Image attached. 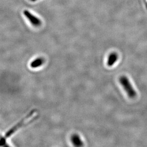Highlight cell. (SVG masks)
I'll use <instances>...</instances> for the list:
<instances>
[{"label":"cell","instance_id":"obj_1","mask_svg":"<svg viewBox=\"0 0 147 147\" xmlns=\"http://www.w3.org/2000/svg\"><path fill=\"white\" fill-rule=\"evenodd\" d=\"M37 112V110L36 109H33L31 111H30L29 113L24 117L23 118L22 120L20 121L19 122L17 123L14 126H13L11 129H9L8 131L5 133L3 137L2 138L0 142L1 143V146H3L5 144L6 140L7 138L10 137L13 134L17 131H18L20 128L22 127L27 125L28 124L31 123L32 122L35 121L37 119L38 116H34L32 118V119H30L28 121L33 115H34Z\"/></svg>","mask_w":147,"mask_h":147},{"label":"cell","instance_id":"obj_2","mask_svg":"<svg viewBox=\"0 0 147 147\" xmlns=\"http://www.w3.org/2000/svg\"><path fill=\"white\" fill-rule=\"evenodd\" d=\"M121 84L122 85L128 95L131 98H134L136 96V92L132 87L128 78L125 76L121 77L119 79Z\"/></svg>","mask_w":147,"mask_h":147},{"label":"cell","instance_id":"obj_3","mask_svg":"<svg viewBox=\"0 0 147 147\" xmlns=\"http://www.w3.org/2000/svg\"><path fill=\"white\" fill-rule=\"evenodd\" d=\"M24 14L33 26H34L35 27H38L41 25L42 23L40 20L39 19V18H38L37 17L33 16V14L30 13L29 11H24Z\"/></svg>","mask_w":147,"mask_h":147},{"label":"cell","instance_id":"obj_4","mask_svg":"<svg viewBox=\"0 0 147 147\" xmlns=\"http://www.w3.org/2000/svg\"><path fill=\"white\" fill-rule=\"evenodd\" d=\"M71 140L72 143L75 146H83V142L81 140V139L77 135L74 134L71 138Z\"/></svg>","mask_w":147,"mask_h":147},{"label":"cell","instance_id":"obj_5","mask_svg":"<svg viewBox=\"0 0 147 147\" xmlns=\"http://www.w3.org/2000/svg\"><path fill=\"white\" fill-rule=\"evenodd\" d=\"M118 59V55L115 53H113L110 54L109 57L108 61L107 64L109 66H113L115 63V62L117 61Z\"/></svg>","mask_w":147,"mask_h":147},{"label":"cell","instance_id":"obj_6","mask_svg":"<svg viewBox=\"0 0 147 147\" xmlns=\"http://www.w3.org/2000/svg\"><path fill=\"white\" fill-rule=\"evenodd\" d=\"M44 60L41 58H37L31 63V66L32 68H36L40 67L43 64Z\"/></svg>","mask_w":147,"mask_h":147},{"label":"cell","instance_id":"obj_7","mask_svg":"<svg viewBox=\"0 0 147 147\" xmlns=\"http://www.w3.org/2000/svg\"><path fill=\"white\" fill-rule=\"evenodd\" d=\"M32 1H35V0H32Z\"/></svg>","mask_w":147,"mask_h":147}]
</instances>
